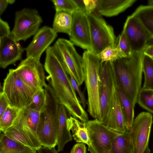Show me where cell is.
Segmentation results:
<instances>
[{
	"instance_id": "obj_1",
	"label": "cell",
	"mask_w": 153,
	"mask_h": 153,
	"mask_svg": "<svg viewBox=\"0 0 153 153\" xmlns=\"http://www.w3.org/2000/svg\"><path fill=\"white\" fill-rule=\"evenodd\" d=\"M44 66L48 74L46 79L60 103L72 116L87 123L88 114L76 95L64 66L52 46L46 50Z\"/></svg>"
},
{
	"instance_id": "obj_2",
	"label": "cell",
	"mask_w": 153,
	"mask_h": 153,
	"mask_svg": "<svg viewBox=\"0 0 153 153\" xmlns=\"http://www.w3.org/2000/svg\"><path fill=\"white\" fill-rule=\"evenodd\" d=\"M143 53V52H132L129 56L112 62L117 83L126 94L134 108L141 89Z\"/></svg>"
},
{
	"instance_id": "obj_3",
	"label": "cell",
	"mask_w": 153,
	"mask_h": 153,
	"mask_svg": "<svg viewBox=\"0 0 153 153\" xmlns=\"http://www.w3.org/2000/svg\"><path fill=\"white\" fill-rule=\"evenodd\" d=\"M40 113L27 107L20 110L12 126L4 133L10 139L37 151L42 146L37 135Z\"/></svg>"
},
{
	"instance_id": "obj_4",
	"label": "cell",
	"mask_w": 153,
	"mask_h": 153,
	"mask_svg": "<svg viewBox=\"0 0 153 153\" xmlns=\"http://www.w3.org/2000/svg\"><path fill=\"white\" fill-rule=\"evenodd\" d=\"M44 88L46 105L40 113L37 135L42 146L55 148L57 144L60 103L50 85H47Z\"/></svg>"
},
{
	"instance_id": "obj_5",
	"label": "cell",
	"mask_w": 153,
	"mask_h": 153,
	"mask_svg": "<svg viewBox=\"0 0 153 153\" xmlns=\"http://www.w3.org/2000/svg\"><path fill=\"white\" fill-rule=\"evenodd\" d=\"M82 67L87 89L88 111L94 118L100 120L101 111L100 97V72L102 62L92 51L83 53Z\"/></svg>"
},
{
	"instance_id": "obj_6",
	"label": "cell",
	"mask_w": 153,
	"mask_h": 153,
	"mask_svg": "<svg viewBox=\"0 0 153 153\" xmlns=\"http://www.w3.org/2000/svg\"><path fill=\"white\" fill-rule=\"evenodd\" d=\"M2 91L10 106L19 110L27 107L34 92L22 80L15 69H10L4 79Z\"/></svg>"
},
{
	"instance_id": "obj_7",
	"label": "cell",
	"mask_w": 153,
	"mask_h": 153,
	"mask_svg": "<svg viewBox=\"0 0 153 153\" xmlns=\"http://www.w3.org/2000/svg\"><path fill=\"white\" fill-rule=\"evenodd\" d=\"M67 71H69L79 86L84 81L82 58L70 41L59 38L52 46Z\"/></svg>"
},
{
	"instance_id": "obj_8",
	"label": "cell",
	"mask_w": 153,
	"mask_h": 153,
	"mask_svg": "<svg viewBox=\"0 0 153 153\" xmlns=\"http://www.w3.org/2000/svg\"><path fill=\"white\" fill-rule=\"evenodd\" d=\"M42 22L36 9L24 8L16 12L14 26L11 33L16 42L25 41L37 33Z\"/></svg>"
},
{
	"instance_id": "obj_9",
	"label": "cell",
	"mask_w": 153,
	"mask_h": 153,
	"mask_svg": "<svg viewBox=\"0 0 153 153\" xmlns=\"http://www.w3.org/2000/svg\"><path fill=\"white\" fill-rule=\"evenodd\" d=\"M90 141L88 150L94 153H111L112 143L120 132L110 129L94 119L86 123Z\"/></svg>"
},
{
	"instance_id": "obj_10",
	"label": "cell",
	"mask_w": 153,
	"mask_h": 153,
	"mask_svg": "<svg viewBox=\"0 0 153 153\" xmlns=\"http://www.w3.org/2000/svg\"><path fill=\"white\" fill-rule=\"evenodd\" d=\"M87 15L92 52L97 54L107 47L114 45L116 38L114 29L99 15L94 13Z\"/></svg>"
},
{
	"instance_id": "obj_11",
	"label": "cell",
	"mask_w": 153,
	"mask_h": 153,
	"mask_svg": "<svg viewBox=\"0 0 153 153\" xmlns=\"http://www.w3.org/2000/svg\"><path fill=\"white\" fill-rule=\"evenodd\" d=\"M153 123L151 113L143 112L134 119L128 131L133 145V153H150L149 140Z\"/></svg>"
},
{
	"instance_id": "obj_12",
	"label": "cell",
	"mask_w": 153,
	"mask_h": 153,
	"mask_svg": "<svg viewBox=\"0 0 153 153\" xmlns=\"http://www.w3.org/2000/svg\"><path fill=\"white\" fill-rule=\"evenodd\" d=\"M15 70L24 82L35 92L47 85L44 66L40 59L27 57Z\"/></svg>"
},
{
	"instance_id": "obj_13",
	"label": "cell",
	"mask_w": 153,
	"mask_h": 153,
	"mask_svg": "<svg viewBox=\"0 0 153 153\" xmlns=\"http://www.w3.org/2000/svg\"><path fill=\"white\" fill-rule=\"evenodd\" d=\"M100 97L101 111L99 121L102 122L109 110L117 79L110 62H102L100 72Z\"/></svg>"
},
{
	"instance_id": "obj_14",
	"label": "cell",
	"mask_w": 153,
	"mask_h": 153,
	"mask_svg": "<svg viewBox=\"0 0 153 153\" xmlns=\"http://www.w3.org/2000/svg\"><path fill=\"white\" fill-rule=\"evenodd\" d=\"M123 31L129 42L132 52H143L149 41L152 39L148 30L132 15L127 17Z\"/></svg>"
},
{
	"instance_id": "obj_15",
	"label": "cell",
	"mask_w": 153,
	"mask_h": 153,
	"mask_svg": "<svg viewBox=\"0 0 153 153\" xmlns=\"http://www.w3.org/2000/svg\"><path fill=\"white\" fill-rule=\"evenodd\" d=\"M70 41L74 45L92 52L89 24L86 13L77 10L72 14Z\"/></svg>"
},
{
	"instance_id": "obj_16",
	"label": "cell",
	"mask_w": 153,
	"mask_h": 153,
	"mask_svg": "<svg viewBox=\"0 0 153 153\" xmlns=\"http://www.w3.org/2000/svg\"><path fill=\"white\" fill-rule=\"evenodd\" d=\"M57 36V33L51 27L45 26L40 28L25 48L27 57L40 59L42 53L50 46Z\"/></svg>"
},
{
	"instance_id": "obj_17",
	"label": "cell",
	"mask_w": 153,
	"mask_h": 153,
	"mask_svg": "<svg viewBox=\"0 0 153 153\" xmlns=\"http://www.w3.org/2000/svg\"><path fill=\"white\" fill-rule=\"evenodd\" d=\"M15 39L11 33L0 39V67L6 68L22 58L25 48H22Z\"/></svg>"
},
{
	"instance_id": "obj_18",
	"label": "cell",
	"mask_w": 153,
	"mask_h": 153,
	"mask_svg": "<svg viewBox=\"0 0 153 153\" xmlns=\"http://www.w3.org/2000/svg\"><path fill=\"white\" fill-rule=\"evenodd\" d=\"M102 123L106 126L116 131L123 132L127 131L124 114L116 86L109 111Z\"/></svg>"
},
{
	"instance_id": "obj_19",
	"label": "cell",
	"mask_w": 153,
	"mask_h": 153,
	"mask_svg": "<svg viewBox=\"0 0 153 153\" xmlns=\"http://www.w3.org/2000/svg\"><path fill=\"white\" fill-rule=\"evenodd\" d=\"M136 0H98L97 10L106 17L117 16L131 6Z\"/></svg>"
},
{
	"instance_id": "obj_20",
	"label": "cell",
	"mask_w": 153,
	"mask_h": 153,
	"mask_svg": "<svg viewBox=\"0 0 153 153\" xmlns=\"http://www.w3.org/2000/svg\"><path fill=\"white\" fill-rule=\"evenodd\" d=\"M67 112L65 107L60 103L59 109V130L57 145L59 152L62 151L65 145L72 139L67 126Z\"/></svg>"
},
{
	"instance_id": "obj_21",
	"label": "cell",
	"mask_w": 153,
	"mask_h": 153,
	"mask_svg": "<svg viewBox=\"0 0 153 153\" xmlns=\"http://www.w3.org/2000/svg\"><path fill=\"white\" fill-rule=\"evenodd\" d=\"M68 128L72 133V137L76 142L87 144L90 143L86 123L80 122L77 119L71 116L67 120Z\"/></svg>"
},
{
	"instance_id": "obj_22",
	"label": "cell",
	"mask_w": 153,
	"mask_h": 153,
	"mask_svg": "<svg viewBox=\"0 0 153 153\" xmlns=\"http://www.w3.org/2000/svg\"><path fill=\"white\" fill-rule=\"evenodd\" d=\"M116 87L124 114L126 131L131 128L134 117V107L130 99L116 81Z\"/></svg>"
},
{
	"instance_id": "obj_23",
	"label": "cell",
	"mask_w": 153,
	"mask_h": 153,
	"mask_svg": "<svg viewBox=\"0 0 153 153\" xmlns=\"http://www.w3.org/2000/svg\"><path fill=\"white\" fill-rule=\"evenodd\" d=\"M0 153H37V151L22 145L0 131Z\"/></svg>"
},
{
	"instance_id": "obj_24",
	"label": "cell",
	"mask_w": 153,
	"mask_h": 153,
	"mask_svg": "<svg viewBox=\"0 0 153 153\" xmlns=\"http://www.w3.org/2000/svg\"><path fill=\"white\" fill-rule=\"evenodd\" d=\"M132 140L128 131L119 132L113 140L111 153H133Z\"/></svg>"
},
{
	"instance_id": "obj_25",
	"label": "cell",
	"mask_w": 153,
	"mask_h": 153,
	"mask_svg": "<svg viewBox=\"0 0 153 153\" xmlns=\"http://www.w3.org/2000/svg\"><path fill=\"white\" fill-rule=\"evenodd\" d=\"M72 14L65 11L56 12L53 24V30L56 33H63L70 35Z\"/></svg>"
},
{
	"instance_id": "obj_26",
	"label": "cell",
	"mask_w": 153,
	"mask_h": 153,
	"mask_svg": "<svg viewBox=\"0 0 153 153\" xmlns=\"http://www.w3.org/2000/svg\"><path fill=\"white\" fill-rule=\"evenodd\" d=\"M143 24L150 33L153 39V6L141 5L132 14Z\"/></svg>"
},
{
	"instance_id": "obj_27",
	"label": "cell",
	"mask_w": 153,
	"mask_h": 153,
	"mask_svg": "<svg viewBox=\"0 0 153 153\" xmlns=\"http://www.w3.org/2000/svg\"><path fill=\"white\" fill-rule=\"evenodd\" d=\"M142 65L145 81L142 88L153 89V58L143 53Z\"/></svg>"
},
{
	"instance_id": "obj_28",
	"label": "cell",
	"mask_w": 153,
	"mask_h": 153,
	"mask_svg": "<svg viewBox=\"0 0 153 153\" xmlns=\"http://www.w3.org/2000/svg\"><path fill=\"white\" fill-rule=\"evenodd\" d=\"M19 110L9 106L0 116V131L4 133L12 125Z\"/></svg>"
},
{
	"instance_id": "obj_29",
	"label": "cell",
	"mask_w": 153,
	"mask_h": 153,
	"mask_svg": "<svg viewBox=\"0 0 153 153\" xmlns=\"http://www.w3.org/2000/svg\"><path fill=\"white\" fill-rule=\"evenodd\" d=\"M137 103L153 114V89L141 88L138 94Z\"/></svg>"
},
{
	"instance_id": "obj_30",
	"label": "cell",
	"mask_w": 153,
	"mask_h": 153,
	"mask_svg": "<svg viewBox=\"0 0 153 153\" xmlns=\"http://www.w3.org/2000/svg\"><path fill=\"white\" fill-rule=\"evenodd\" d=\"M102 62H113L119 59L126 57L115 45H110L97 54Z\"/></svg>"
},
{
	"instance_id": "obj_31",
	"label": "cell",
	"mask_w": 153,
	"mask_h": 153,
	"mask_svg": "<svg viewBox=\"0 0 153 153\" xmlns=\"http://www.w3.org/2000/svg\"><path fill=\"white\" fill-rule=\"evenodd\" d=\"M46 100V91L44 88L35 93L31 102L27 107L30 110L41 112L45 107Z\"/></svg>"
},
{
	"instance_id": "obj_32",
	"label": "cell",
	"mask_w": 153,
	"mask_h": 153,
	"mask_svg": "<svg viewBox=\"0 0 153 153\" xmlns=\"http://www.w3.org/2000/svg\"><path fill=\"white\" fill-rule=\"evenodd\" d=\"M51 1L54 6L56 12L65 11L72 14L78 9L74 0H53Z\"/></svg>"
},
{
	"instance_id": "obj_33",
	"label": "cell",
	"mask_w": 153,
	"mask_h": 153,
	"mask_svg": "<svg viewBox=\"0 0 153 153\" xmlns=\"http://www.w3.org/2000/svg\"><path fill=\"white\" fill-rule=\"evenodd\" d=\"M114 44L125 56H129L132 53L129 42L123 31L116 38Z\"/></svg>"
},
{
	"instance_id": "obj_34",
	"label": "cell",
	"mask_w": 153,
	"mask_h": 153,
	"mask_svg": "<svg viewBox=\"0 0 153 153\" xmlns=\"http://www.w3.org/2000/svg\"><path fill=\"white\" fill-rule=\"evenodd\" d=\"M69 75L70 81L72 86L75 91L78 94L79 97L80 101L84 108H85L87 102L85 99L84 93L81 90L79 86L76 82L72 74L69 71H67Z\"/></svg>"
},
{
	"instance_id": "obj_35",
	"label": "cell",
	"mask_w": 153,
	"mask_h": 153,
	"mask_svg": "<svg viewBox=\"0 0 153 153\" xmlns=\"http://www.w3.org/2000/svg\"><path fill=\"white\" fill-rule=\"evenodd\" d=\"M87 14L94 12L97 9L98 0H83Z\"/></svg>"
},
{
	"instance_id": "obj_36",
	"label": "cell",
	"mask_w": 153,
	"mask_h": 153,
	"mask_svg": "<svg viewBox=\"0 0 153 153\" xmlns=\"http://www.w3.org/2000/svg\"><path fill=\"white\" fill-rule=\"evenodd\" d=\"M11 33L8 23L0 18V39L9 36Z\"/></svg>"
},
{
	"instance_id": "obj_37",
	"label": "cell",
	"mask_w": 153,
	"mask_h": 153,
	"mask_svg": "<svg viewBox=\"0 0 153 153\" xmlns=\"http://www.w3.org/2000/svg\"><path fill=\"white\" fill-rule=\"evenodd\" d=\"M10 106L8 101L2 91L0 93V116Z\"/></svg>"
},
{
	"instance_id": "obj_38",
	"label": "cell",
	"mask_w": 153,
	"mask_h": 153,
	"mask_svg": "<svg viewBox=\"0 0 153 153\" xmlns=\"http://www.w3.org/2000/svg\"><path fill=\"white\" fill-rule=\"evenodd\" d=\"M86 148L85 143H78L75 144L71 149L70 153H86Z\"/></svg>"
},
{
	"instance_id": "obj_39",
	"label": "cell",
	"mask_w": 153,
	"mask_h": 153,
	"mask_svg": "<svg viewBox=\"0 0 153 153\" xmlns=\"http://www.w3.org/2000/svg\"><path fill=\"white\" fill-rule=\"evenodd\" d=\"M37 153H58L55 148H49L42 146L37 150Z\"/></svg>"
},
{
	"instance_id": "obj_40",
	"label": "cell",
	"mask_w": 153,
	"mask_h": 153,
	"mask_svg": "<svg viewBox=\"0 0 153 153\" xmlns=\"http://www.w3.org/2000/svg\"><path fill=\"white\" fill-rule=\"evenodd\" d=\"M78 7V10H81L86 13L85 5L83 0H74Z\"/></svg>"
},
{
	"instance_id": "obj_41",
	"label": "cell",
	"mask_w": 153,
	"mask_h": 153,
	"mask_svg": "<svg viewBox=\"0 0 153 153\" xmlns=\"http://www.w3.org/2000/svg\"><path fill=\"white\" fill-rule=\"evenodd\" d=\"M143 53L153 57V44L148 45L144 50Z\"/></svg>"
},
{
	"instance_id": "obj_42",
	"label": "cell",
	"mask_w": 153,
	"mask_h": 153,
	"mask_svg": "<svg viewBox=\"0 0 153 153\" xmlns=\"http://www.w3.org/2000/svg\"><path fill=\"white\" fill-rule=\"evenodd\" d=\"M9 3L8 0H0V15L5 11Z\"/></svg>"
},
{
	"instance_id": "obj_43",
	"label": "cell",
	"mask_w": 153,
	"mask_h": 153,
	"mask_svg": "<svg viewBox=\"0 0 153 153\" xmlns=\"http://www.w3.org/2000/svg\"><path fill=\"white\" fill-rule=\"evenodd\" d=\"M8 1L9 4H13L15 1V0H8Z\"/></svg>"
},
{
	"instance_id": "obj_44",
	"label": "cell",
	"mask_w": 153,
	"mask_h": 153,
	"mask_svg": "<svg viewBox=\"0 0 153 153\" xmlns=\"http://www.w3.org/2000/svg\"><path fill=\"white\" fill-rule=\"evenodd\" d=\"M90 153H93V152H91Z\"/></svg>"
},
{
	"instance_id": "obj_45",
	"label": "cell",
	"mask_w": 153,
	"mask_h": 153,
	"mask_svg": "<svg viewBox=\"0 0 153 153\" xmlns=\"http://www.w3.org/2000/svg\"><path fill=\"white\" fill-rule=\"evenodd\" d=\"M153 58V57H152Z\"/></svg>"
}]
</instances>
